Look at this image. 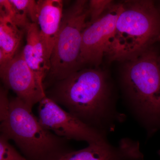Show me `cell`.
<instances>
[{
	"label": "cell",
	"mask_w": 160,
	"mask_h": 160,
	"mask_svg": "<svg viewBox=\"0 0 160 160\" xmlns=\"http://www.w3.org/2000/svg\"><path fill=\"white\" fill-rule=\"evenodd\" d=\"M0 17H9L12 22L22 30L26 31L32 23L27 16L16 8L10 0L0 1Z\"/></svg>",
	"instance_id": "13"
},
{
	"label": "cell",
	"mask_w": 160,
	"mask_h": 160,
	"mask_svg": "<svg viewBox=\"0 0 160 160\" xmlns=\"http://www.w3.org/2000/svg\"><path fill=\"white\" fill-rule=\"evenodd\" d=\"M88 1L85 0L76 1L63 12L50 58V69L47 79L43 83L45 90L80 69L79 61L82 34L88 24Z\"/></svg>",
	"instance_id": "5"
},
{
	"label": "cell",
	"mask_w": 160,
	"mask_h": 160,
	"mask_svg": "<svg viewBox=\"0 0 160 160\" xmlns=\"http://www.w3.org/2000/svg\"><path fill=\"white\" fill-rule=\"evenodd\" d=\"M144 155L138 141L129 138L120 140L118 146L107 140L89 145L86 148L70 152L58 160H143Z\"/></svg>",
	"instance_id": "9"
},
{
	"label": "cell",
	"mask_w": 160,
	"mask_h": 160,
	"mask_svg": "<svg viewBox=\"0 0 160 160\" xmlns=\"http://www.w3.org/2000/svg\"><path fill=\"white\" fill-rule=\"evenodd\" d=\"M38 114L40 122L60 137L89 145L106 139V135L84 124L46 96L39 103Z\"/></svg>",
	"instance_id": "6"
},
{
	"label": "cell",
	"mask_w": 160,
	"mask_h": 160,
	"mask_svg": "<svg viewBox=\"0 0 160 160\" xmlns=\"http://www.w3.org/2000/svg\"><path fill=\"white\" fill-rule=\"evenodd\" d=\"M0 77L4 87L14 92L31 110L46 97L43 84L25 62L22 51L0 65Z\"/></svg>",
	"instance_id": "8"
},
{
	"label": "cell",
	"mask_w": 160,
	"mask_h": 160,
	"mask_svg": "<svg viewBox=\"0 0 160 160\" xmlns=\"http://www.w3.org/2000/svg\"><path fill=\"white\" fill-rule=\"evenodd\" d=\"M6 119L1 122V134L14 141L27 160H58L73 151L68 141L40 122L19 98L10 99Z\"/></svg>",
	"instance_id": "4"
},
{
	"label": "cell",
	"mask_w": 160,
	"mask_h": 160,
	"mask_svg": "<svg viewBox=\"0 0 160 160\" xmlns=\"http://www.w3.org/2000/svg\"><path fill=\"white\" fill-rule=\"evenodd\" d=\"M49 88L45 91L47 98L103 134L124 119L116 109L109 78L102 70L79 69Z\"/></svg>",
	"instance_id": "1"
},
{
	"label": "cell",
	"mask_w": 160,
	"mask_h": 160,
	"mask_svg": "<svg viewBox=\"0 0 160 160\" xmlns=\"http://www.w3.org/2000/svg\"><path fill=\"white\" fill-rule=\"evenodd\" d=\"M159 67L160 69V56H159Z\"/></svg>",
	"instance_id": "18"
},
{
	"label": "cell",
	"mask_w": 160,
	"mask_h": 160,
	"mask_svg": "<svg viewBox=\"0 0 160 160\" xmlns=\"http://www.w3.org/2000/svg\"><path fill=\"white\" fill-rule=\"evenodd\" d=\"M114 3L111 0H91L88 2L89 23L99 18Z\"/></svg>",
	"instance_id": "15"
},
{
	"label": "cell",
	"mask_w": 160,
	"mask_h": 160,
	"mask_svg": "<svg viewBox=\"0 0 160 160\" xmlns=\"http://www.w3.org/2000/svg\"><path fill=\"white\" fill-rule=\"evenodd\" d=\"M2 134L0 135V160H27L21 155Z\"/></svg>",
	"instance_id": "16"
},
{
	"label": "cell",
	"mask_w": 160,
	"mask_h": 160,
	"mask_svg": "<svg viewBox=\"0 0 160 160\" xmlns=\"http://www.w3.org/2000/svg\"><path fill=\"white\" fill-rule=\"evenodd\" d=\"M122 8V2L114 3L99 18L88 22L82 34L79 65L97 67L105 58L110 38Z\"/></svg>",
	"instance_id": "7"
},
{
	"label": "cell",
	"mask_w": 160,
	"mask_h": 160,
	"mask_svg": "<svg viewBox=\"0 0 160 160\" xmlns=\"http://www.w3.org/2000/svg\"><path fill=\"white\" fill-rule=\"evenodd\" d=\"M13 6L28 17L32 23L38 24V1L33 0H10Z\"/></svg>",
	"instance_id": "14"
},
{
	"label": "cell",
	"mask_w": 160,
	"mask_h": 160,
	"mask_svg": "<svg viewBox=\"0 0 160 160\" xmlns=\"http://www.w3.org/2000/svg\"><path fill=\"white\" fill-rule=\"evenodd\" d=\"M22 35L23 30L9 17H0V65L17 54Z\"/></svg>",
	"instance_id": "12"
},
{
	"label": "cell",
	"mask_w": 160,
	"mask_h": 160,
	"mask_svg": "<svg viewBox=\"0 0 160 160\" xmlns=\"http://www.w3.org/2000/svg\"><path fill=\"white\" fill-rule=\"evenodd\" d=\"M158 8L159 10V11L160 12V1L159 2V6H158Z\"/></svg>",
	"instance_id": "19"
},
{
	"label": "cell",
	"mask_w": 160,
	"mask_h": 160,
	"mask_svg": "<svg viewBox=\"0 0 160 160\" xmlns=\"http://www.w3.org/2000/svg\"><path fill=\"white\" fill-rule=\"evenodd\" d=\"M8 89L1 87L0 89V121L3 122L8 115L10 101L8 97Z\"/></svg>",
	"instance_id": "17"
},
{
	"label": "cell",
	"mask_w": 160,
	"mask_h": 160,
	"mask_svg": "<svg viewBox=\"0 0 160 160\" xmlns=\"http://www.w3.org/2000/svg\"><path fill=\"white\" fill-rule=\"evenodd\" d=\"M26 32V43L22 51L23 57L39 81L43 84L50 69V62L46 56L38 25L30 23Z\"/></svg>",
	"instance_id": "11"
},
{
	"label": "cell",
	"mask_w": 160,
	"mask_h": 160,
	"mask_svg": "<svg viewBox=\"0 0 160 160\" xmlns=\"http://www.w3.org/2000/svg\"><path fill=\"white\" fill-rule=\"evenodd\" d=\"M153 48L124 62L122 86L130 108L149 135L160 130V69Z\"/></svg>",
	"instance_id": "3"
},
{
	"label": "cell",
	"mask_w": 160,
	"mask_h": 160,
	"mask_svg": "<svg viewBox=\"0 0 160 160\" xmlns=\"http://www.w3.org/2000/svg\"><path fill=\"white\" fill-rule=\"evenodd\" d=\"M38 4V24L46 56L50 62L62 18L63 2L61 0H40Z\"/></svg>",
	"instance_id": "10"
},
{
	"label": "cell",
	"mask_w": 160,
	"mask_h": 160,
	"mask_svg": "<svg viewBox=\"0 0 160 160\" xmlns=\"http://www.w3.org/2000/svg\"><path fill=\"white\" fill-rule=\"evenodd\" d=\"M122 2V8L105 54L110 62L132 59L160 42V12L154 1Z\"/></svg>",
	"instance_id": "2"
}]
</instances>
